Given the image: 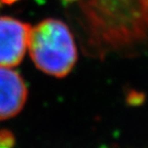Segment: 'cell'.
I'll return each mask as SVG.
<instances>
[{"label": "cell", "instance_id": "cell-9", "mask_svg": "<svg viewBox=\"0 0 148 148\" xmlns=\"http://www.w3.org/2000/svg\"><path fill=\"white\" fill-rule=\"evenodd\" d=\"M0 4H1V0H0Z\"/></svg>", "mask_w": 148, "mask_h": 148}, {"label": "cell", "instance_id": "cell-7", "mask_svg": "<svg viewBox=\"0 0 148 148\" xmlns=\"http://www.w3.org/2000/svg\"><path fill=\"white\" fill-rule=\"evenodd\" d=\"M18 0H1V2L2 3H5V4H12V3L16 2Z\"/></svg>", "mask_w": 148, "mask_h": 148}, {"label": "cell", "instance_id": "cell-4", "mask_svg": "<svg viewBox=\"0 0 148 148\" xmlns=\"http://www.w3.org/2000/svg\"><path fill=\"white\" fill-rule=\"evenodd\" d=\"M27 97L28 88L23 77L16 71L0 67V120L20 113Z\"/></svg>", "mask_w": 148, "mask_h": 148}, {"label": "cell", "instance_id": "cell-1", "mask_svg": "<svg viewBox=\"0 0 148 148\" xmlns=\"http://www.w3.org/2000/svg\"><path fill=\"white\" fill-rule=\"evenodd\" d=\"M79 7L90 55L132 56L148 49V0H84Z\"/></svg>", "mask_w": 148, "mask_h": 148}, {"label": "cell", "instance_id": "cell-8", "mask_svg": "<svg viewBox=\"0 0 148 148\" xmlns=\"http://www.w3.org/2000/svg\"><path fill=\"white\" fill-rule=\"evenodd\" d=\"M63 1L66 3H71V2H75V1H78V0H63Z\"/></svg>", "mask_w": 148, "mask_h": 148}, {"label": "cell", "instance_id": "cell-6", "mask_svg": "<svg viewBox=\"0 0 148 148\" xmlns=\"http://www.w3.org/2000/svg\"><path fill=\"white\" fill-rule=\"evenodd\" d=\"M16 145V137L12 131L6 129L0 130V148H14Z\"/></svg>", "mask_w": 148, "mask_h": 148}, {"label": "cell", "instance_id": "cell-5", "mask_svg": "<svg viewBox=\"0 0 148 148\" xmlns=\"http://www.w3.org/2000/svg\"><path fill=\"white\" fill-rule=\"evenodd\" d=\"M146 94L138 90H129L125 95V103L130 107H140L145 103Z\"/></svg>", "mask_w": 148, "mask_h": 148}, {"label": "cell", "instance_id": "cell-2", "mask_svg": "<svg viewBox=\"0 0 148 148\" xmlns=\"http://www.w3.org/2000/svg\"><path fill=\"white\" fill-rule=\"evenodd\" d=\"M28 49L33 63L43 73L65 77L77 61L73 35L64 22L46 18L31 27Z\"/></svg>", "mask_w": 148, "mask_h": 148}, {"label": "cell", "instance_id": "cell-3", "mask_svg": "<svg viewBox=\"0 0 148 148\" xmlns=\"http://www.w3.org/2000/svg\"><path fill=\"white\" fill-rule=\"evenodd\" d=\"M31 26L12 16H0V67H14L28 49Z\"/></svg>", "mask_w": 148, "mask_h": 148}]
</instances>
